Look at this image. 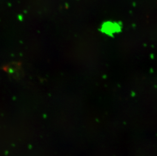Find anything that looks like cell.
Returning a JSON list of instances; mask_svg holds the SVG:
<instances>
[]
</instances>
